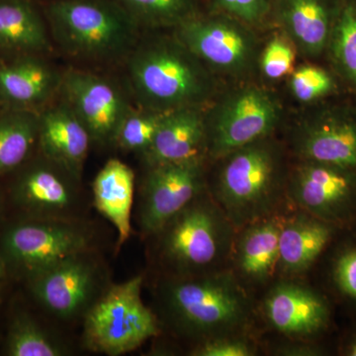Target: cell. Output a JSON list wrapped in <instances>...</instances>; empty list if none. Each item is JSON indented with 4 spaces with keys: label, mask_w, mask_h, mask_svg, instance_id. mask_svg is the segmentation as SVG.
<instances>
[{
    "label": "cell",
    "mask_w": 356,
    "mask_h": 356,
    "mask_svg": "<svg viewBox=\"0 0 356 356\" xmlns=\"http://www.w3.org/2000/svg\"><path fill=\"white\" fill-rule=\"evenodd\" d=\"M125 62L131 92L144 108L202 107L212 95L208 67L175 36H140Z\"/></svg>",
    "instance_id": "6da1fadb"
},
{
    "label": "cell",
    "mask_w": 356,
    "mask_h": 356,
    "mask_svg": "<svg viewBox=\"0 0 356 356\" xmlns=\"http://www.w3.org/2000/svg\"><path fill=\"white\" fill-rule=\"evenodd\" d=\"M51 41L77 62H125L140 27L116 0H53L44 10Z\"/></svg>",
    "instance_id": "7a4b0ae2"
},
{
    "label": "cell",
    "mask_w": 356,
    "mask_h": 356,
    "mask_svg": "<svg viewBox=\"0 0 356 356\" xmlns=\"http://www.w3.org/2000/svg\"><path fill=\"white\" fill-rule=\"evenodd\" d=\"M161 301L177 332L200 341L238 334L250 315L247 294L229 273L168 277Z\"/></svg>",
    "instance_id": "3957f363"
},
{
    "label": "cell",
    "mask_w": 356,
    "mask_h": 356,
    "mask_svg": "<svg viewBox=\"0 0 356 356\" xmlns=\"http://www.w3.org/2000/svg\"><path fill=\"white\" fill-rule=\"evenodd\" d=\"M234 229L216 201L199 194L149 238L168 277L214 273L233 250Z\"/></svg>",
    "instance_id": "277c9868"
},
{
    "label": "cell",
    "mask_w": 356,
    "mask_h": 356,
    "mask_svg": "<svg viewBox=\"0 0 356 356\" xmlns=\"http://www.w3.org/2000/svg\"><path fill=\"white\" fill-rule=\"evenodd\" d=\"M215 197L235 229L273 216L282 192V159L268 137L221 159Z\"/></svg>",
    "instance_id": "5b68a950"
},
{
    "label": "cell",
    "mask_w": 356,
    "mask_h": 356,
    "mask_svg": "<svg viewBox=\"0 0 356 356\" xmlns=\"http://www.w3.org/2000/svg\"><path fill=\"white\" fill-rule=\"evenodd\" d=\"M144 275L110 285L83 318L88 350L109 356L125 355L159 334L158 318L144 303Z\"/></svg>",
    "instance_id": "8992f818"
},
{
    "label": "cell",
    "mask_w": 356,
    "mask_h": 356,
    "mask_svg": "<svg viewBox=\"0 0 356 356\" xmlns=\"http://www.w3.org/2000/svg\"><path fill=\"white\" fill-rule=\"evenodd\" d=\"M280 117V103L270 91L255 86L236 89L206 116L207 156L221 159L268 137Z\"/></svg>",
    "instance_id": "52a82bcc"
},
{
    "label": "cell",
    "mask_w": 356,
    "mask_h": 356,
    "mask_svg": "<svg viewBox=\"0 0 356 356\" xmlns=\"http://www.w3.org/2000/svg\"><path fill=\"white\" fill-rule=\"evenodd\" d=\"M35 299L54 318H83L110 286L102 259L95 250L72 255L30 278Z\"/></svg>",
    "instance_id": "ba28073f"
},
{
    "label": "cell",
    "mask_w": 356,
    "mask_h": 356,
    "mask_svg": "<svg viewBox=\"0 0 356 356\" xmlns=\"http://www.w3.org/2000/svg\"><path fill=\"white\" fill-rule=\"evenodd\" d=\"M95 245V229L84 220L36 219L16 225L3 238L4 254L29 280Z\"/></svg>",
    "instance_id": "9c48e42d"
},
{
    "label": "cell",
    "mask_w": 356,
    "mask_h": 356,
    "mask_svg": "<svg viewBox=\"0 0 356 356\" xmlns=\"http://www.w3.org/2000/svg\"><path fill=\"white\" fill-rule=\"evenodd\" d=\"M175 29V36L207 67L241 76L254 65L257 41L240 21L224 14H198Z\"/></svg>",
    "instance_id": "30bf717a"
},
{
    "label": "cell",
    "mask_w": 356,
    "mask_h": 356,
    "mask_svg": "<svg viewBox=\"0 0 356 356\" xmlns=\"http://www.w3.org/2000/svg\"><path fill=\"white\" fill-rule=\"evenodd\" d=\"M205 159L147 165L140 188L138 224L152 236L205 191Z\"/></svg>",
    "instance_id": "8fae6325"
},
{
    "label": "cell",
    "mask_w": 356,
    "mask_h": 356,
    "mask_svg": "<svg viewBox=\"0 0 356 356\" xmlns=\"http://www.w3.org/2000/svg\"><path fill=\"white\" fill-rule=\"evenodd\" d=\"M62 99L76 112L97 146L113 147L124 116L132 108L127 93L113 79L79 69L63 72Z\"/></svg>",
    "instance_id": "7c38bea8"
},
{
    "label": "cell",
    "mask_w": 356,
    "mask_h": 356,
    "mask_svg": "<svg viewBox=\"0 0 356 356\" xmlns=\"http://www.w3.org/2000/svg\"><path fill=\"white\" fill-rule=\"evenodd\" d=\"M288 193L304 212L344 229L356 222V172L304 161L288 184Z\"/></svg>",
    "instance_id": "4fadbf2b"
},
{
    "label": "cell",
    "mask_w": 356,
    "mask_h": 356,
    "mask_svg": "<svg viewBox=\"0 0 356 356\" xmlns=\"http://www.w3.org/2000/svg\"><path fill=\"white\" fill-rule=\"evenodd\" d=\"M81 180L42 154L41 159L20 175L16 200L37 219L83 220Z\"/></svg>",
    "instance_id": "5bb4252c"
},
{
    "label": "cell",
    "mask_w": 356,
    "mask_h": 356,
    "mask_svg": "<svg viewBox=\"0 0 356 356\" xmlns=\"http://www.w3.org/2000/svg\"><path fill=\"white\" fill-rule=\"evenodd\" d=\"M294 146L302 161L356 172V110L343 105L321 109L304 122Z\"/></svg>",
    "instance_id": "9a60e30c"
},
{
    "label": "cell",
    "mask_w": 356,
    "mask_h": 356,
    "mask_svg": "<svg viewBox=\"0 0 356 356\" xmlns=\"http://www.w3.org/2000/svg\"><path fill=\"white\" fill-rule=\"evenodd\" d=\"M264 315L281 334L303 339H316L329 331L331 302L322 293L305 285L282 282L266 295Z\"/></svg>",
    "instance_id": "2e32d148"
},
{
    "label": "cell",
    "mask_w": 356,
    "mask_h": 356,
    "mask_svg": "<svg viewBox=\"0 0 356 356\" xmlns=\"http://www.w3.org/2000/svg\"><path fill=\"white\" fill-rule=\"evenodd\" d=\"M90 135L64 99L39 112L38 146L41 154L81 180Z\"/></svg>",
    "instance_id": "e0dca14e"
},
{
    "label": "cell",
    "mask_w": 356,
    "mask_h": 356,
    "mask_svg": "<svg viewBox=\"0 0 356 356\" xmlns=\"http://www.w3.org/2000/svg\"><path fill=\"white\" fill-rule=\"evenodd\" d=\"M341 0H274L273 9L285 36L310 58L327 51Z\"/></svg>",
    "instance_id": "ac0fdd59"
},
{
    "label": "cell",
    "mask_w": 356,
    "mask_h": 356,
    "mask_svg": "<svg viewBox=\"0 0 356 356\" xmlns=\"http://www.w3.org/2000/svg\"><path fill=\"white\" fill-rule=\"evenodd\" d=\"M207 156V125L201 107L168 112L149 149L142 154L145 165L180 163Z\"/></svg>",
    "instance_id": "d6986e66"
},
{
    "label": "cell",
    "mask_w": 356,
    "mask_h": 356,
    "mask_svg": "<svg viewBox=\"0 0 356 356\" xmlns=\"http://www.w3.org/2000/svg\"><path fill=\"white\" fill-rule=\"evenodd\" d=\"M62 79L42 56H20L0 65V98L13 109L38 112L58 95Z\"/></svg>",
    "instance_id": "ffe728a7"
},
{
    "label": "cell",
    "mask_w": 356,
    "mask_h": 356,
    "mask_svg": "<svg viewBox=\"0 0 356 356\" xmlns=\"http://www.w3.org/2000/svg\"><path fill=\"white\" fill-rule=\"evenodd\" d=\"M341 229L304 211L282 220L278 269L288 275L305 273L331 247Z\"/></svg>",
    "instance_id": "44dd1931"
},
{
    "label": "cell",
    "mask_w": 356,
    "mask_h": 356,
    "mask_svg": "<svg viewBox=\"0 0 356 356\" xmlns=\"http://www.w3.org/2000/svg\"><path fill=\"white\" fill-rule=\"evenodd\" d=\"M134 193L135 173L118 159H109L93 181V205L116 229V252L132 235Z\"/></svg>",
    "instance_id": "7402d4cb"
},
{
    "label": "cell",
    "mask_w": 356,
    "mask_h": 356,
    "mask_svg": "<svg viewBox=\"0 0 356 356\" xmlns=\"http://www.w3.org/2000/svg\"><path fill=\"white\" fill-rule=\"evenodd\" d=\"M51 42L46 18L31 0H0V53L46 55Z\"/></svg>",
    "instance_id": "603a6c76"
},
{
    "label": "cell",
    "mask_w": 356,
    "mask_h": 356,
    "mask_svg": "<svg viewBox=\"0 0 356 356\" xmlns=\"http://www.w3.org/2000/svg\"><path fill=\"white\" fill-rule=\"evenodd\" d=\"M282 220L273 215L242 229L233 250L236 270L245 280L264 283L277 270Z\"/></svg>",
    "instance_id": "cb8c5ba5"
},
{
    "label": "cell",
    "mask_w": 356,
    "mask_h": 356,
    "mask_svg": "<svg viewBox=\"0 0 356 356\" xmlns=\"http://www.w3.org/2000/svg\"><path fill=\"white\" fill-rule=\"evenodd\" d=\"M39 112L13 109L0 117V175L13 172L38 145Z\"/></svg>",
    "instance_id": "d4e9b609"
},
{
    "label": "cell",
    "mask_w": 356,
    "mask_h": 356,
    "mask_svg": "<svg viewBox=\"0 0 356 356\" xmlns=\"http://www.w3.org/2000/svg\"><path fill=\"white\" fill-rule=\"evenodd\" d=\"M325 53L337 76L356 95V0H341Z\"/></svg>",
    "instance_id": "484cf974"
},
{
    "label": "cell",
    "mask_w": 356,
    "mask_h": 356,
    "mask_svg": "<svg viewBox=\"0 0 356 356\" xmlns=\"http://www.w3.org/2000/svg\"><path fill=\"white\" fill-rule=\"evenodd\" d=\"M72 353L69 344L27 315L13 321L6 341L10 356H65Z\"/></svg>",
    "instance_id": "4316f807"
},
{
    "label": "cell",
    "mask_w": 356,
    "mask_h": 356,
    "mask_svg": "<svg viewBox=\"0 0 356 356\" xmlns=\"http://www.w3.org/2000/svg\"><path fill=\"white\" fill-rule=\"evenodd\" d=\"M140 29L175 28L197 16L195 0H116Z\"/></svg>",
    "instance_id": "83f0119b"
},
{
    "label": "cell",
    "mask_w": 356,
    "mask_h": 356,
    "mask_svg": "<svg viewBox=\"0 0 356 356\" xmlns=\"http://www.w3.org/2000/svg\"><path fill=\"white\" fill-rule=\"evenodd\" d=\"M165 115L144 107L132 106L119 125L113 147L142 156L151 146Z\"/></svg>",
    "instance_id": "f1b7e54d"
},
{
    "label": "cell",
    "mask_w": 356,
    "mask_h": 356,
    "mask_svg": "<svg viewBox=\"0 0 356 356\" xmlns=\"http://www.w3.org/2000/svg\"><path fill=\"white\" fill-rule=\"evenodd\" d=\"M293 96L300 102L324 99L337 91V81L332 72L316 65H303L293 70L289 81Z\"/></svg>",
    "instance_id": "f546056e"
},
{
    "label": "cell",
    "mask_w": 356,
    "mask_h": 356,
    "mask_svg": "<svg viewBox=\"0 0 356 356\" xmlns=\"http://www.w3.org/2000/svg\"><path fill=\"white\" fill-rule=\"evenodd\" d=\"M330 280L339 298L356 307V238L337 250L330 266Z\"/></svg>",
    "instance_id": "4dcf8cb0"
},
{
    "label": "cell",
    "mask_w": 356,
    "mask_h": 356,
    "mask_svg": "<svg viewBox=\"0 0 356 356\" xmlns=\"http://www.w3.org/2000/svg\"><path fill=\"white\" fill-rule=\"evenodd\" d=\"M295 46L285 35H275L264 47L259 60L264 76L282 79L294 70Z\"/></svg>",
    "instance_id": "1f68e13d"
},
{
    "label": "cell",
    "mask_w": 356,
    "mask_h": 356,
    "mask_svg": "<svg viewBox=\"0 0 356 356\" xmlns=\"http://www.w3.org/2000/svg\"><path fill=\"white\" fill-rule=\"evenodd\" d=\"M273 7V0H211L212 13L224 14L250 26L264 22Z\"/></svg>",
    "instance_id": "d6a6232c"
},
{
    "label": "cell",
    "mask_w": 356,
    "mask_h": 356,
    "mask_svg": "<svg viewBox=\"0 0 356 356\" xmlns=\"http://www.w3.org/2000/svg\"><path fill=\"white\" fill-rule=\"evenodd\" d=\"M254 355L252 344L235 336L214 337L201 341L192 351L195 356H250Z\"/></svg>",
    "instance_id": "836d02e7"
},
{
    "label": "cell",
    "mask_w": 356,
    "mask_h": 356,
    "mask_svg": "<svg viewBox=\"0 0 356 356\" xmlns=\"http://www.w3.org/2000/svg\"><path fill=\"white\" fill-rule=\"evenodd\" d=\"M341 355L356 356V327L346 337V341L341 344Z\"/></svg>",
    "instance_id": "e575fe53"
}]
</instances>
